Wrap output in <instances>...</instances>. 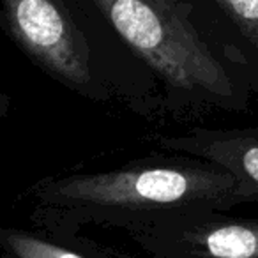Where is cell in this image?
<instances>
[{"label":"cell","mask_w":258,"mask_h":258,"mask_svg":"<svg viewBox=\"0 0 258 258\" xmlns=\"http://www.w3.org/2000/svg\"><path fill=\"white\" fill-rule=\"evenodd\" d=\"M32 221L53 235L85 225L124 232L184 212L235 207V179L219 165L189 154L137 159L103 172L46 177L27 191Z\"/></svg>","instance_id":"1"},{"label":"cell","mask_w":258,"mask_h":258,"mask_svg":"<svg viewBox=\"0 0 258 258\" xmlns=\"http://www.w3.org/2000/svg\"><path fill=\"white\" fill-rule=\"evenodd\" d=\"M89 22H99L149 66L166 87L228 103L237 96L219 43L191 0H68Z\"/></svg>","instance_id":"2"},{"label":"cell","mask_w":258,"mask_h":258,"mask_svg":"<svg viewBox=\"0 0 258 258\" xmlns=\"http://www.w3.org/2000/svg\"><path fill=\"white\" fill-rule=\"evenodd\" d=\"M13 43L44 73L78 92L92 85V48L68 0H0Z\"/></svg>","instance_id":"3"},{"label":"cell","mask_w":258,"mask_h":258,"mask_svg":"<svg viewBox=\"0 0 258 258\" xmlns=\"http://www.w3.org/2000/svg\"><path fill=\"white\" fill-rule=\"evenodd\" d=\"M225 212H184L125 233L142 258H258V218Z\"/></svg>","instance_id":"4"},{"label":"cell","mask_w":258,"mask_h":258,"mask_svg":"<svg viewBox=\"0 0 258 258\" xmlns=\"http://www.w3.org/2000/svg\"><path fill=\"white\" fill-rule=\"evenodd\" d=\"M159 145L189 154L225 168L235 179L237 204L258 202V125L233 129H191L175 137H161Z\"/></svg>","instance_id":"5"},{"label":"cell","mask_w":258,"mask_h":258,"mask_svg":"<svg viewBox=\"0 0 258 258\" xmlns=\"http://www.w3.org/2000/svg\"><path fill=\"white\" fill-rule=\"evenodd\" d=\"M0 247L6 258H131L82 239L78 233L53 235L20 228L0 230Z\"/></svg>","instance_id":"6"},{"label":"cell","mask_w":258,"mask_h":258,"mask_svg":"<svg viewBox=\"0 0 258 258\" xmlns=\"http://www.w3.org/2000/svg\"><path fill=\"white\" fill-rule=\"evenodd\" d=\"M204 27L218 43H244L258 53V0H191Z\"/></svg>","instance_id":"7"}]
</instances>
